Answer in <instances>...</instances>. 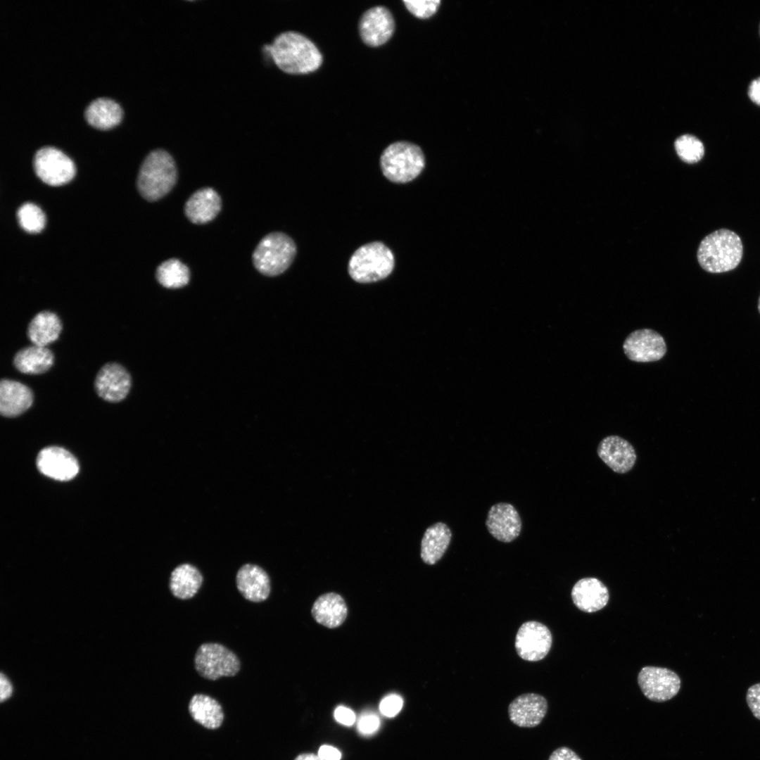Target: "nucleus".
Returning a JSON list of instances; mask_svg holds the SVG:
<instances>
[{
	"instance_id": "obj_1",
	"label": "nucleus",
	"mask_w": 760,
	"mask_h": 760,
	"mask_svg": "<svg viewBox=\"0 0 760 760\" xmlns=\"http://www.w3.org/2000/svg\"><path fill=\"white\" fill-rule=\"evenodd\" d=\"M275 64L289 74H306L317 70L322 56L316 45L303 34L286 31L278 34L267 46Z\"/></svg>"
},
{
	"instance_id": "obj_2",
	"label": "nucleus",
	"mask_w": 760,
	"mask_h": 760,
	"mask_svg": "<svg viewBox=\"0 0 760 760\" xmlns=\"http://www.w3.org/2000/svg\"><path fill=\"white\" fill-rule=\"evenodd\" d=\"M177 177L172 156L163 149H155L142 162L137 177V188L146 200L156 201L173 189Z\"/></svg>"
},
{
	"instance_id": "obj_3",
	"label": "nucleus",
	"mask_w": 760,
	"mask_h": 760,
	"mask_svg": "<svg viewBox=\"0 0 760 760\" xmlns=\"http://www.w3.org/2000/svg\"><path fill=\"white\" fill-rule=\"evenodd\" d=\"M743 253L741 239L734 232L721 229L706 236L697 250L700 266L711 273H721L735 269Z\"/></svg>"
},
{
	"instance_id": "obj_4",
	"label": "nucleus",
	"mask_w": 760,
	"mask_h": 760,
	"mask_svg": "<svg viewBox=\"0 0 760 760\" xmlns=\"http://www.w3.org/2000/svg\"><path fill=\"white\" fill-rule=\"evenodd\" d=\"M395 265L391 250L381 241H373L359 247L348 262L350 277L359 283H371L386 278Z\"/></svg>"
},
{
	"instance_id": "obj_5",
	"label": "nucleus",
	"mask_w": 760,
	"mask_h": 760,
	"mask_svg": "<svg viewBox=\"0 0 760 760\" xmlns=\"http://www.w3.org/2000/svg\"><path fill=\"white\" fill-rule=\"evenodd\" d=\"M380 166L389 181L404 184L412 181L422 172L425 157L419 146L409 141H395L382 152Z\"/></svg>"
},
{
	"instance_id": "obj_6",
	"label": "nucleus",
	"mask_w": 760,
	"mask_h": 760,
	"mask_svg": "<svg viewBox=\"0 0 760 760\" xmlns=\"http://www.w3.org/2000/svg\"><path fill=\"white\" fill-rule=\"evenodd\" d=\"M296 246L287 234L274 232L265 235L256 246L252 255L255 268L267 277L278 276L291 265Z\"/></svg>"
},
{
	"instance_id": "obj_7",
	"label": "nucleus",
	"mask_w": 760,
	"mask_h": 760,
	"mask_svg": "<svg viewBox=\"0 0 760 760\" xmlns=\"http://www.w3.org/2000/svg\"><path fill=\"white\" fill-rule=\"evenodd\" d=\"M194 661L196 672L210 680L234 676L241 669L237 655L217 642L201 644L196 652Z\"/></svg>"
},
{
	"instance_id": "obj_8",
	"label": "nucleus",
	"mask_w": 760,
	"mask_h": 760,
	"mask_svg": "<svg viewBox=\"0 0 760 760\" xmlns=\"http://www.w3.org/2000/svg\"><path fill=\"white\" fill-rule=\"evenodd\" d=\"M33 166L37 176L50 186L65 184L75 174L72 160L53 146H44L38 149L34 156Z\"/></svg>"
},
{
	"instance_id": "obj_9",
	"label": "nucleus",
	"mask_w": 760,
	"mask_h": 760,
	"mask_svg": "<svg viewBox=\"0 0 760 760\" xmlns=\"http://www.w3.org/2000/svg\"><path fill=\"white\" fill-rule=\"evenodd\" d=\"M638 683L643 695L655 702L670 700L680 688V679L674 671L657 666L642 668L638 676Z\"/></svg>"
},
{
	"instance_id": "obj_10",
	"label": "nucleus",
	"mask_w": 760,
	"mask_h": 760,
	"mask_svg": "<svg viewBox=\"0 0 760 760\" xmlns=\"http://www.w3.org/2000/svg\"><path fill=\"white\" fill-rule=\"evenodd\" d=\"M552 637L544 624L530 621L524 623L518 629L514 646L518 655L524 660L538 661L549 652Z\"/></svg>"
},
{
	"instance_id": "obj_11",
	"label": "nucleus",
	"mask_w": 760,
	"mask_h": 760,
	"mask_svg": "<svg viewBox=\"0 0 760 760\" xmlns=\"http://www.w3.org/2000/svg\"><path fill=\"white\" fill-rule=\"evenodd\" d=\"M625 355L631 361L650 362L661 360L667 347L663 336L651 329L631 332L623 344Z\"/></svg>"
},
{
	"instance_id": "obj_12",
	"label": "nucleus",
	"mask_w": 760,
	"mask_h": 760,
	"mask_svg": "<svg viewBox=\"0 0 760 760\" xmlns=\"http://www.w3.org/2000/svg\"><path fill=\"white\" fill-rule=\"evenodd\" d=\"M395 21L393 15L384 6H377L367 10L359 22L360 35L369 46L385 44L393 35Z\"/></svg>"
},
{
	"instance_id": "obj_13",
	"label": "nucleus",
	"mask_w": 760,
	"mask_h": 760,
	"mask_svg": "<svg viewBox=\"0 0 760 760\" xmlns=\"http://www.w3.org/2000/svg\"><path fill=\"white\" fill-rule=\"evenodd\" d=\"M94 385L99 397L106 401L117 403L127 395L131 387V377L121 365L108 362L99 371Z\"/></svg>"
},
{
	"instance_id": "obj_14",
	"label": "nucleus",
	"mask_w": 760,
	"mask_h": 760,
	"mask_svg": "<svg viewBox=\"0 0 760 760\" xmlns=\"http://www.w3.org/2000/svg\"><path fill=\"white\" fill-rule=\"evenodd\" d=\"M547 701L539 694L529 692L517 697L508 707L509 718L520 728L538 726L547 712Z\"/></svg>"
},
{
	"instance_id": "obj_15",
	"label": "nucleus",
	"mask_w": 760,
	"mask_h": 760,
	"mask_svg": "<svg viewBox=\"0 0 760 760\" xmlns=\"http://www.w3.org/2000/svg\"><path fill=\"white\" fill-rule=\"evenodd\" d=\"M486 526L488 532L495 539L503 543H510L519 536L521 520L512 505L499 502L490 508Z\"/></svg>"
},
{
	"instance_id": "obj_16",
	"label": "nucleus",
	"mask_w": 760,
	"mask_h": 760,
	"mask_svg": "<svg viewBox=\"0 0 760 760\" xmlns=\"http://www.w3.org/2000/svg\"><path fill=\"white\" fill-rule=\"evenodd\" d=\"M37 466L45 476L61 481L73 479L79 471V464L75 457L59 447L42 450L37 456Z\"/></svg>"
},
{
	"instance_id": "obj_17",
	"label": "nucleus",
	"mask_w": 760,
	"mask_h": 760,
	"mask_svg": "<svg viewBox=\"0 0 760 760\" xmlns=\"http://www.w3.org/2000/svg\"><path fill=\"white\" fill-rule=\"evenodd\" d=\"M597 452L606 465L619 474L631 471L637 460L633 446L626 439L616 435L604 438L598 445Z\"/></svg>"
},
{
	"instance_id": "obj_18",
	"label": "nucleus",
	"mask_w": 760,
	"mask_h": 760,
	"mask_svg": "<svg viewBox=\"0 0 760 760\" xmlns=\"http://www.w3.org/2000/svg\"><path fill=\"white\" fill-rule=\"evenodd\" d=\"M236 584L241 595L253 602L266 600L271 591L268 574L261 566L254 564L247 563L239 569Z\"/></svg>"
},
{
	"instance_id": "obj_19",
	"label": "nucleus",
	"mask_w": 760,
	"mask_h": 760,
	"mask_svg": "<svg viewBox=\"0 0 760 760\" xmlns=\"http://www.w3.org/2000/svg\"><path fill=\"white\" fill-rule=\"evenodd\" d=\"M221 208L222 200L218 193L211 187H203L191 194L186 201L184 210L191 222L202 224L214 220Z\"/></svg>"
},
{
	"instance_id": "obj_20",
	"label": "nucleus",
	"mask_w": 760,
	"mask_h": 760,
	"mask_svg": "<svg viewBox=\"0 0 760 760\" xmlns=\"http://www.w3.org/2000/svg\"><path fill=\"white\" fill-rule=\"evenodd\" d=\"M571 595L575 606L587 613L602 609L609 599L606 585L599 579L591 577L578 580L574 584Z\"/></svg>"
},
{
	"instance_id": "obj_21",
	"label": "nucleus",
	"mask_w": 760,
	"mask_h": 760,
	"mask_svg": "<svg viewBox=\"0 0 760 760\" xmlns=\"http://www.w3.org/2000/svg\"><path fill=\"white\" fill-rule=\"evenodd\" d=\"M33 402V393L26 385L11 379L0 382V412L7 417L20 415Z\"/></svg>"
},
{
	"instance_id": "obj_22",
	"label": "nucleus",
	"mask_w": 760,
	"mask_h": 760,
	"mask_svg": "<svg viewBox=\"0 0 760 760\" xmlns=\"http://www.w3.org/2000/svg\"><path fill=\"white\" fill-rule=\"evenodd\" d=\"M311 613L318 623L334 628L345 621L348 609L345 600L340 595L329 593L320 595L315 600Z\"/></svg>"
},
{
	"instance_id": "obj_23",
	"label": "nucleus",
	"mask_w": 760,
	"mask_h": 760,
	"mask_svg": "<svg viewBox=\"0 0 760 760\" xmlns=\"http://www.w3.org/2000/svg\"><path fill=\"white\" fill-rule=\"evenodd\" d=\"M452 533L447 524L437 522L425 531L421 542L420 556L429 565L435 564L446 552Z\"/></svg>"
},
{
	"instance_id": "obj_24",
	"label": "nucleus",
	"mask_w": 760,
	"mask_h": 760,
	"mask_svg": "<svg viewBox=\"0 0 760 760\" xmlns=\"http://www.w3.org/2000/svg\"><path fill=\"white\" fill-rule=\"evenodd\" d=\"M203 576L197 567L189 563L177 566L171 572L169 588L179 600L192 598L201 588Z\"/></svg>"
},
{
	"instance_id": "obj_25",
	"label": "nucleus",
	"mask_w": 760,
	"mask_h": 760,
	"mask_svg": "<svg viewBox=\"0 0 760 760\" xmlns=\"http://www.w3.org/2000/svg\"><path fill=\"white\" fill-rule=\"evenodd\" d=\"M188 708L191 718L207 729H217L223 723L224 712L221 704L209 695H194Z\"/></svg>"
},
{
	"instance_id": "obj_26",
	"label": "nucleus",
	"mask_w": 760,
	"mask_h": 760,
	"mask_svg": "<svg viewBox=\"0 0 760 760\" xmlns=\"http://www.w3.org/2000/svg\"><path fill=\"white\" fill-rule=\"evenodd\" d=\"M61 329L62 324L58 315L44 310L37 313L30 321L27 336L34 345L46 347L58 339Z\"/></svg>"
},
{
	"instance_id": "obj_27",
	"label": "nucleus",
	"mask_w": 760,
	"mask_h": 760,
	"mask_svg": "<svg viewBox=\"0 0 760 760\" xmlns=\"http://www.w3.org/2000/svg\"><path fill=\"white\" fill-rule=\"evenodd\" d=\"M53 360V354L49 348L33 345L18 351L15 355L13 364L22 373L39 374L49 370Z\"/></svg>"
},
{
	"instance_id": "obj_28",
	"label": "nucleus",
	"mask_w": 760,
	"mask_h": 760,
	"mask_svg": "<svg viewBox=\"0 0 760 760\" xmlns=\"http://www.w3.org/2000/svg\"><path fill=\"white\" fill-rule=\"evenodd\" d=\"M84 117L91 125L100 129H108L120 122L122 110L114 100L99 97L92 100L86 107Z\"/></svg>"
},
{
	"instance_id": "obj_29",
	"label": "nucleus",
	"mask_w": 760,
	"mask_h": 760,
	"mask_svg": "<svg viewBox=\"0 0 760 760\" xmlns=\"http://www.w3.org/2000/svg\"><path fill=\"white\" fill-rule=\"evenodd\" d=\"M158 281L164 287L178 289L186 286L190 279L189 267L177 258L163 262L156 270Z\"/></svg>"
},
{
	"instance_id": "obj_30",
	"label": "nucleus",
	"mask_w": 760,
	"mask_h": 760,
	"mask_svg": "<svg viewBox=\"0 0 760 760\" xmlns=\"http://www.w3.org/2000/svg\"><path fill=\"white\" fill-rule=\"evenodd\" d=\"M17 218L20 227L29 233H38L45 225V216L35 204L25 203L17 211Z\"/></svg>"
},
{
	"instance_id": "obj_31",
	"label": "nucleus",
	"mask_w": 760,
	"mask_h": 760,
	"mask_svg": "<svg viewBox=\"0 0 760 760\" xmlns=\"http://www.w3.org/2000/svg\"><path fill=\"white\" fill-rule=\"evenodd\" d=\"M675 149L679 158L687 163H697L704 154L702 142L691 134L678 137L675 141Z\"/></svg>"
},
{
	"instance_id": "obj_32",
	"label": "nucleus",
	"mask_w": 760,
	"mask_h": 760,
	"mask_svg": "<svg viewBox=\"0 0 760 760\" xmlns=\"http://www.w3.org/2000/svg\"><path fill=\"white\" fill-rule=\"evenodd\" d=\"M407 9L414 16L419 18H428L432 16L437 11L440 0H422L407 1L404 0Z\"/></svg>"
},
{
	"instance_id": "obj_33",
	"label": "nucleus",
	"mask_w": 760,
	"mask_h": 760,
	"mask_svg": "<svg viewBox=\"0 0 760 760\" xmlns=\"http://www.w3.org/2000/svg\"><path fill=\"white\" fill-rule=\"evenodd\" d=\"M403 707L402 698L396 695H390L386 697L380 703L381 712L386 716H394Z\"/></svg>"
},
{
	"instance_id": "obj_34",
	"label": "nucleus",
	"mask_w": 760,
	"mask_h": 760,
	"mask_svg": "<svg viewBox=\"0 0 760 760\" xmlns=\"http://www.w3.org/2000/svg\"><path fill=\"white\" fill-rule=\"evenodd\" d=\"M746 700L753 715L760 720V683L748 688Z\"/></svg>"
},
{
	"instance_id": "obj_35",
	"label": "nucleus",
	"mask_w": 760,
	"mask_h": 760,
	"mask_svg": "<svg viewBox=\"0 0 760 760\" xmlns=\"http://www.w3.org/2000/svg\"><path fill=\"white\" fill-rule=\"evenodd\" d=\"M379 718L374 715H366L362 716L358 722V729L363 733H371L375 731L379 727Z\"/></svg>"
},
{
	"instance_id": "obj_36",
	"label": "nucleus",
	"mask_w": 760,
	"mask_h": 760,
	"mask_svg": "<svg viewBox=\"0 0 760 760\" xmlns=\"http://www.w3.org/2000/svg\"><path fill=\"white\" fill-rule=\"evenodd\" d=\"M548 760H582L580 756L571 749L567 747H560L555 749L550 755Z\"/></svg>"
},
{
	"instance_id": "obj_37",
	"label": "nucleus",
	"mask_w": 760,
	"mask_h": 760,
	"mask_svg": "<svg viewBox=\"0 0 760 760\" xmlns=\"http://www.w3.org/2000/svg\"><path fill=\"white\" fill-rule=\"evenodd\" d=\"M336 719L342 724L352 725L355 719V714L352 710L344 707H338L334 711Z\"/></svg>"
},
{
	"instance_id": "obj_38",
	"label": "nucleus",
	"mask_w": 760,
	"mask_h": 760,
	"mask_svg": "<svg viewBox=\"0 0 760 760\" xmlns=\"http://www.w3.org/2000/svg\"><path fill=\"white\" fill-rule=\"evenodd\" d=\"M318 755L324 760H340L341 756L337 749L328 745L322 746L318 751Z\"/></svg>"
},
{
	"instance_id": "obj_39",
	"label": "nucleus",
	"mask_w": 760,
	"mask_h": 760,
	"mask_svg": "<svg viewBox=\"0 0 760 760\" xmlns=\"http://www.w3.org/2000/svg\"><path fill=\"white\" fill-rule=\"evenodd\" d=\"M748 95L754 103L760 106V77L751 82L749 86Z\"/></svg>"
},
{
	"instance_id": "obj_40",
	"label": "nucleus",
	"mask_w": 760,
	"mask_h": 760,
	"mask_svg": "<svg viewBox=\"0 0 760 760\" xmlns=\"http://www.w3.org/2000/svg\"><path fill=\"white\" fill-rule=\"evenodd\" d=\"M1 700L8 698L11 695L12 687L9 680L3 674L1 675Z\"/></svg>"
},
{
	"instance_id": "obj_41",
	"label": "nucleus",
	"mask_w": 760,
	"mask_h": 760,
	"mask_svg": "<svg viewBox=\"0 0 760 760\" xmlns=\"http://www.w3.org/2000/svg\"><path fill=\"white\" fill-rule=\"evenodd\" d=\"M294 760H324L314 754H301L297 756Z\"/></svg>"
},
{
	"instance_id": "obj_42",
	"label": "nucleus",
	"mask_w": 760,
	"mask_h": 760,
	"mask_svg": "<svg viewBox=\"0 0 760 760\" xmlns=\"http://www.w3.org/2000/svg\"><path fill=\"white\" fill-rule=\"evenodd\" d=\"M758 310H759V312L760 313V296H759V300H758Z\"/></svg>"
},
{
	"instance_id": "obj_43",
	"label": "nucleus",
	"mask_w": 760,
	"mask_h": 760,
	"mask_svg": "<svg viewBox=\"0 0 760 760\" xmlns=\"http://www.w3.org/2000/svg\"><path fill=\"white\" fill-rule=\"evenodd\" d=\"M759 34H760V25H759Z\"/></svg>"
}]
</instances>
